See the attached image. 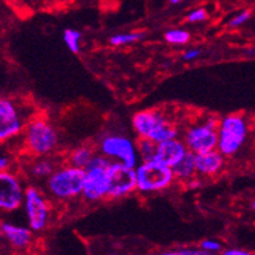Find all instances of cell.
Listing matches in <instances>:
<instances>
[{
  "mask_svg": "<svg viewBox=\"0 0 255 255\" xmlns=\"http://www.w3.org/2000/svg\"><path fill=\"white\" fill-rule=\"evenodd\" d=\"M131 127L138 138H148L156 143L180 138L182 131L159 108L142 110L131 118Z\"/></svg>",
  "mask_w": 255,
  "mask_h": 255,
  "instance_id": "obj_1",
  "label": "cell"
},
{
  "mask_svg": "<svg viewBox=\"0 0 255 255\" xmlns=\"http://www.w3.org/2000/svg\"><path fill=\"white\" fill-rule=\"evenodd\" d=\"M86 172L82 168L64 163L44 182L48 198L57 202H68L82 197Z\"/></svg>",
  "mask_w": 255,
  "mask_h": 255,
  "instance_id": "obj_2",
  "label": "cell"
},
{
  "mask_svg": "<svg viewBox=\"0 0 255 255\" xmlns=\"http://www.w3.org/2000/svg\"><path fill=\"white\" fill-rule=\"evenodd\" d=\"M22 141L25 151L33 158L48 156L56 151L59 133L56 127L47 118L34 116L25 127Z\"/></svg>",
  "mask_w": 255,
  "mask_h": 255,
  "instance_id": "obj_3",
  "label": "cell"
},
{
  "mask_svg": "<svg viewBox=\"0 0 255 255\" xmlns=\"http://www.w3.org/2000/svg\"><path fill=\"white\" fill-rule=\"evenodd\" d=\"M98 152L107 156L111 161L124 163L135 168L139 164L137 141L121 131L104 130L99 134L97 141Z\"/></svg>",
  "mask_w": 255,
  "mask_h": 255,
  "instance_id": "obj_4",
  "label": "cell"
},
{
  "mask_svg": "<svg viewBox=\"0 0 255 255\" xmlns=\"http://www.w3.org/2000/svg\"><path fill=\"white\" fill-rule=\"evenodd\" d=\"M137 191L141 194L161 193L176 182L173 169L159 160L141 161L135 167Z\"/></svg>",
  "mask_w": 255,
  "mask_h": 255,
  "instance_id": "obj_5",
  "label": "cell"
},
{
  "mask_svg": "<svg viewBox=\"0 0 255 255\" xmlns=\"http://www.w3.org/2000/svg\"><path fill=\"white\" fill-rule=\"evenodd\" d=\"M249 123L242 114H229L220 119L218 128V150L225 158L236 155L245 144Z\"/></svg>",
  "mask_w": 255,
  "mask_h": 255,
  "instance_id": "obj_6",
  "label": "cell"
},
{
  "mask_svg": "<svg viewBox=\"0 0 255 255\" xmlns=\"http://www.w3.org/2000/svg\"><path fill=\"white\" fill-rule=\"evenodd\" d=\"M219 121L214 115L193 121L182 130V141L193 154L210 151L218 148Z\"/></svg>",
  "mask_w": 255,
  "mask_h": 255,
  "instance_id": "obj_7",
  "label": "cell"
},
{
  "mask_svg": "<svg viewBox=\"0 0 255 255\" xmlns=\"http://www.w3.org/2000/svg\"><path fill=\"white\" fill-rule=\"evenodd\" d=\"M35 115L27 112L21 102L13 98L0 99V142L13 141L22 135L25 127Z\"/></svg>",
  "mask_w": 255,
  "mask_h": 255,
  "instance_id": "obj_8",
  "label": "cell"
},
{
  "mask_svg": "<svg viewBox=\"0 0 255 255\" xmlns=\"http://www.w3.org/2000/svg\"><path fill=\"white\" fill-rule=\"evenodd\" d=\"M112 161L98 152L90 164L85 168V185L82 198L95 203L108 198V168Z\"/></svg>",
  "mask_w": 255,
  "mask_h": 255,
  "instance_id": "obj_9",
  "label": "cell"
},
{
  "mask_svg": "<svg viewBox=\"0 0 255 255\" xmlns=\"http://www.w3.org/2000/svg\"><path fill=\"white\" fill-rule=\"evenodd\" d=\"M25 216L27 225L34 233H40L48 227L51 218V205L48 195L44 194L37 186H27L24 201Z\"/></svg>",
  "mask_w": 255,
  "mask_h": 255,
  "instance_id": "obj_10",
  "label": "cell"
},
{
  "mask_svg": "<svg viewBox=\"0 0 255 255\" xmlns=\"http://www.w3.org/2000/svg\"><path fill=\"white\" fill-rule=\"evenodd\" d=\"M25 188L24 181L12 171L0 172V210L4 214L18 211L24 206Z\"/></svg>",
  "mask_w": 255,
  "mask_h": 255,
  "instance_id": "obj_11",
  "label": "cell"
},
{
  "mask_svg": "<svg viewBox=\"0 0 255 255\" xmlns=\"http://www.w3.org/2000/svg\"><path fill=\"white\" fill-rule=\"evenodd\" d=\"M137 191L135 168L112 161L108 168V198L121 199Z\"/></svg>",
  "mask_w": 255,
  "mask_h": 255,
  "instance_id": "obj_12",
  "label": "cell"
},
{
  "mask_svg": "<svg viewBox=\"0 0 255 255\" xmlns=\"http://www.w3.org/2000/svg\"><path fill=\"white\" fill-rule=\"evenodd\" d=\"M34 231L27 225L14 224L10 222H1L0 235L8 246L14 252H25L30 248L34 241Z\"/></svg>",
  "mask_w": 255,
  "mask_h": 255,
  "instance_id": "obj_13",
  "label": "cell"
},
{
  "mask_svg": "<svg viewBox=\"0 0 255 255\" xmlns=\"http://www.w3.org/2000/svg\"><path fill=\"white\" fill-rule=\"evenodd\" d=\"M195 155V168L197 175L203 178H212L218 176L224 169L225 156L218 148L210 151L199 152Z\"/></svg>",
  "mask_w": 255,
  "mask_h": 255,
  "instance_id": "obj_14",
  "label": "cell"
},
{
  "mask_svg": "<svg viewBox=\"0 0 255 255\" xmlns=\"http://www.w3.org/2000/svg\"><path fill=\"white\" fill-rule=\"evenodd\" d=\"M188 152L189 150L185 142L182 141V138L181 139L175 138V139H169V141L158 143V151H156L155 160H159L161 163H164V164L169 165V167H173Z\"/></svg>",
  "mask_w": 255,
  "mask_h": 255,
  "instance_id": "obj_15",
  "label": "cell"
},
{
  "mask_svg": "<svg viewBox=\"0 0 255 255\" xmlns=\"http://www.w3.org/2000/svg\"><path fill=\"white\" fill-rule=\"evenodd\" d=\"M59 165L60 164H57V161L51 155L37 156L27 164L26 172L29 177L33 178V180H37V181H43L44 180L46 181Z\"/></svg>",
  "mask_w": 255,
  "mask_h": 255,
  "instance_id": "obj_16",
  "label": "cell"
},
{
  "mask_svg": "<svg viewBox=\"0 0 255 255\" xmlns=\"http://www.w3.org/2000/svg\"><path fill=\"white\" fill-rule=\"evenodd\" d=\"M97 154L98 148L94 147L93 144H80V146L74 147L73 150L67 155L65 163L85 169V168L90 164L91 160L95 158V155Z\"/></svg>",
  "mask_w": 255,
  "mask_h": 255,
  "instance_id": "obj_17",
  "label": "cell"
},
{
  "mask_svg": "<svg viewBox=\"0 0 255 255\" xmlns=\"http://www.w3.org/2000/svg\"><path fill=\"white\" fill-rule=\"evenodd\" d=\"M175 173L176 181L177 182H188L193 177L197 176V168H195V155L191 151L185 155L177 164L172 167Z\"/></svg>",
  "mask_w": 255,
  "mask_h": 255,
  "instance_id": "obj_18",
  "label": "cell"
},
{
  "mask_svg": "<svg viewBox=\"0 0 255 255\" xmlns=\"http://www.w3.org/2000/svg\"><path fill=\"white\" fill-rule=\"evenodd\" d=\"M137 148L141 161L155 160L156 151H158V143L148 138H138Z\"/></svg>",
  "mask_w": 255,
  "mask_h": 255,
  "instance_id": "obj_19",
  "label": "cell"
},
{
  "mask_svg": "<svg viewBox=\"0 0 255 255\" xmlns=\"http://www.w3.org/2000/svg\"><path fill=\"white\" fill-rule=\"evenodd\" d=\"M144 37L143 33L139 31H133V33H120L115 34L110 38V44L114 47H121V46H128V44H133L138 40H141Z\"/></svg>",
  "mask_w": 255,
  "mask_h": 255,
  "instance_id": "obj_20",
  "label": "cell"
},
{
  "mask_svg": "<svg viewBox=\"0 0 255 255\" xmlns=\"http://www.w3.org/2000/svg\"><path fill=\"white\" fill-rule=\"evenodd\" d=\"M164 39L172 46H184L190 42V33L184 29H171L164 33Z\"/></svg>",
  "mask_w": 255,
  "mask_h": 255,
  "instance_id": "obj_21",
  "label": "cell"
},
{
  "mask_svg": "<svg viewBox=\"0 0 255 255\" xmlns=\"http://www.w3.org/2000/svg\"><path fill=\"white\" fill-rule=\"evenodd\" d=\"M81 38H82V34L76 29H65L63 33L64 43L67 44L68 50L71 51L72 54H80Z\"/></svg>",
  "mask_w": 255,
  "mask_h": 255,
  "instance_id": "obj_22",
  "label": "cell"
},
{
  "mask_svg": "<svg viewBox=\"0 0 255 255\" xmlns=\"http://www.w3.org/2000/svg\"><path fill=\"white\" fill-rule=\"evenodd\" d=\"M199 248H201L203 252L207 253V255L216 254V253L223 252L222 242L218 241V240H212V239H207V240H203V241H201V244H199Z\"/></svg>",
  "mask_w": 255,
  "mask_h": 255,
  "instance_id": "obj_23",
  "label": "cell"
},
{
  "mask_svg": "<svg viewBox=\"0 0 255 255\" xmlns=\"http://www.w3.org/2000/svg\"><path fill=\"white\" fill-rule=\"evenodd\" d=\"M161 254L164 255H207V253L203 252L201 248H177V249H169L165 250Z\"/></svg>",
  "mask_w": 255,
  "mask_h": 255,
  "instance_id": "obj_24",
  "label": "cell"
},
{
  "mask_svg": "<svg viewBox=\"0 0 255 255\" xmlns=\"http://www.w3.org/2000/svg\"><path fill=\"white\" fill-rule=\"evenodd\" d=\"M207 18V10L205 8H197L189 12L188 14V21L190 24H199Z\"/></svg>",
  "mask_w": 255,
  "mask_h": 255,
  "instance_id": "obj_25",
  "label": "cell"
},
{
  "mask_svg": "<svg viewBox=\"0 0 255 255\" xmlns=\"http://www.w3.org/2000/svg\"><path fill=\"white\" fill-rule=\"evenodd\" d=\"M250 18V12L249 10H242L240 13H237L236 16H233L229 21V26L231 27H240L244 24L248 22V20Z\"/></svg>",
  "mask_w": 255,
  "mask_h": 255,
  "instance_id": "obj_26",
  "label": "cell"
},
{
  "mask_svg": "<svg viewBox=\"0 0 255 255\" xmlns=\"http://www.w3.org/2000/svg\"><path fill=\"white\" fill-rule=\"evenodd\" d=\"M201 56V50L199 48H189L188 51H185L182 55V60L184 61H193L195 59H198Z\"/></svg>",
  "mask_w": 255,
  "mask_h": 255,
  "instance_id": "obj_27",
  "label": "cell"
},
{
  "mask_svg": "<svg viewBox=\"0 0 255 255\" xmlns=\"http://www.w3.org/2000/svg\"><path fill=\"white\" fill-rule=\"evenodd\" d=\"M202 180H203V177H201V176H195V177H193L191 180H189L188 182H185V186L189 189V190H198L199 188H202Z\"/></svg>",
  "mask_w": 255,
  "mask_h": 255,
  "instance_id": "obj_28",
  "label": "cell"
},
{
  "mask_svg": "<svg viewBox=\"0 0 255 255\" xmlns=\"http://www.w3.org/2000/svg\"><path fill=\"white\" fill-rule=\"evenodd\" d=\"M223 255H250L252 253L245 250V249H239V248H232V249H225L222 253Z\"/></svg>",
  "mask_w": 255,
  "mask_h": 255,
  "instance_id": "obj_29",
  "label": "cell"
},
{
  "mask_svg": "<svg viewBox=\"0 0 255 255\" xmlns=\"http://www.w3.org/2000/svg\"><path fill=\"white\" fill-rule=\"evenodd\" d=\"M10 165H12V159L7 155H1L0 156V172L10 171Z\"/></svg>",
  "mask_w": 255,
  "mask_h": 255,
  "instance_id": "obj_30",
  "label": "cell"
},
{
  "mask_svg": "<svg viewBox=\"0 0 255 255\" xmlns=\"http://www.w3.org/2000/svg\"><path fill=\"white\" fill-rule=\"evenodd\" d=\"M182 0H169V3L171 4H178V3H181Z\"/></svg>",
  "mask_w": 255,
  "mask_h": 255,
  "instance_id": "obj_31",
  "label": "cell"
},
{
  "mask_svg": "<svg viewBox=\"0 0 255 255\" xmlns=\"http://www.w3.org/2000/svg\"><path fill=\"white\" fill-rule=\"evenodd\" d=\"M252 207H253V210H254V211H255V201H254V202H253V205H252Z\"/></svg>",
  "mask_w": 255,
  "mask_h": 255,
  "instance_id": "obj_32",
  "label": "cell"
}]
</instances>
